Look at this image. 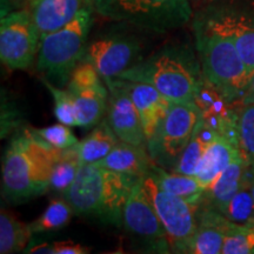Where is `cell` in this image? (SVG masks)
Instances as JSON below:
<instances>
[{
	"label": "cell",
	"mask_w": 254,
	"mask_h": 254,
	"mask_svg": "<svg viewBox=\"0 0 254 254\" xmlns=\"http://www.w3.org/2000/svg\"><path fill=\"white\" fill-rule=\"evenodd\" d=\"M193 34L204 78L232 103L239 101L251 74L220 9L209 7L196 14L193 19Z\"/></svg>",
	"instance_id": "obj_1"
},
{
	"label": "cell",
	"mask_w": 254,
	"mask_h": 254,
	"mask_svg": "<svg viewBox=\"0 0 254 254\" xmlns=\"http://www.w3.org/2000/svg\"><path fill=\"white\" fill-rule=\"evenodd\" d=\"M62 151L40 140L31 127L19 131L11 139L2 160V198L9 204H23L45 194Z\"/></svg>",
	"instance_id": "obj_2"
},
{
	"label": "cell",
	"mask_w": 254,
	"mask_h": 254,
	"mask_svg": "<svg viewBox=\"0 0 254 254\" xmlns=\"http://www.w3.org/2000/svg\"><path fill=\"white\" fill-rule=\"evenodd\" d=\"M117 78L151 85L173 103H189L194 100L204 74L194 46L170 43Z\"/></svg>",
	"instance_id": "obj_3"
},
{
	"label": "cell",
	"mask_w": 254,
	"mask_h": 254,
	"mask_svg": "<svg viewBox=\"0 0 254 254\" xmlns=\"http://www.w3.org/2000/svg\"><path fill=\"white\" fill-rule=\"evenodd\" d=\"M141 178L116 172L97 164L79 168L74 183L63 194L77 215L123 227L124 209L133 187Z\"/></svg>",
	"instance_id": "obj_4"
},
{
	"label": "cell",
	"mask_w": 254,
	"mask_h": 254,
	"mask_svg": "<svg viewBox=\"0 0 254 254\" xmlns=\"http://www.w3.org/2000/svg\"><path fill=\"white\" fill-rule=\"evenodd\" d=\"M93 12L91 5L85 6L71 23L40 39L36 69L56 86H67L71 73L80 63L88 44Z\"/></svg>",
	"instance_id": "obj_5"
},
{
	"label": "cell",
	"mask_w": 254,
	"mask_h": 254,
	"mask_svg": "<svg viewBox=\"0 0 254 254\" xmlns=\"http://www.w3.org/2000/svg\"><path fill=\"white\" fill-rule=\"evenodd\" d=\"M90 5L100 17L155 33L185 26L193 17L190 0H90Z\"/></svg>",
	"instance_id": "obj_6"
},
{
	"label": "cell",
	"mask_w": 254,
	"mask_h": 254,
	"mask_svg": "<svg viewBox=\"0 0 254 254\" xmlns=\"http://www.w3.org/2000/svg\"><path fill=\"white\" fill-rule=\"evenodd\" d=\"M200 118L201 113L193 101L172 103L170 112L146 144L154 164L167 171H173Z\"/></svg>",
	"instance_id": "obj_7"
},
{
	"label": "cell",
	"mask_w": 254,
	"mask_h": 254,
	"mask_svg": "<svg viewBox=\"0 0 254 254\" xmlns=\"http://www.w3.org/2000/svg\"><path fill=\"white\" fill-rule=\"evenodd\" d=\"M145 193L163 222L168 236L172 253H186L190 239L198 228V209L200 205L164 190L150 174L141 179Z\"/></svg>",
	"instance_id": "obj_8"
},
{
	"label": "cell",
	"mask_w": 254,
	"mask_h": 254,
	"mask_svg": "<svg viewBox=\"0 0 254 254\" xmlns=\"http://www.w3.org/2000/svg\"><path fill=\"white\" fill-rule=\"evenodd\" d=\"M40 34L30 8L2 15L0 21V59L12 71L28 69L37 60Z\"/></svg>",
	"instance_id": "obj_9"
},
{
	"label": "cell",
	"mask_w": 254,
	"mask_h": 254,
	"mask_svg": "<svg viewBox=\"0 0 254 254\" xmlns=\"http://www.w3.org/2000/svg\"><path fill=\"white\" fill-rule=\"evenodd\" d=\"M141 179L133 187L127 200L123 226L142 252L172 253L166 230L145 193Z\"/></svg>",
	"instance_id": "obj_10"
},
{
	"label": "cell",
	"mask_w": 254,
	"mask_h": 254,
	"mask_svg": "<svg viewBox=\"0 0 254 254\" xmlns=\"http://www.w3.org/2000/svg\"><path fill=\"white\" fill-rule=\"evenodd\" d=\"M142 43L126 33H110L88 41L80 62L90 63L103 80L117 78L144 58Z\"/></svg>",
	"instance_id": "obj_11"
},
{
	"label": "cell",
	"mask_w": 254,
	"mask_h": 254,
	"mask_svg": "<svg viewBox=\"0 0 254 254\" xmlns=\"http://www.w3.org/2000/svg\"><path fill=\"white\" fill-rule=\"evenodd\" d=\"M109 88L106 119L119 140L136 146H146V136L140 114L131 95L124 88L119 78L104 80Z\"/></svg>",
	"instance_id": "obj_12"
},
{
	"label": "cell",
	"mask_w": 254,
	"mask_h": 254,
	"mask_svg": "<svg viewBox=\"0 0 254 254\" xmlns=\"http://www.w3.org/2000/svg\"><path fill=\"white\" fill-rule=\"evenodd\" d=\"M201 113L206 125L218 134L230 139L239 146L238 141V111L220 90L204 78L193 100ZM240 150V148H239Z\"/></svg>",
	"instance_id": "obj_13"
},
{
	"label": "cell",
	"mask_w": 254,
	"mask_h": 254,
	"mask_svg": "<svg viewBox=\"0 0 254 254\" xmlns=\"http://www.w3.org/2000/svg\"><path fill=\"white\" fill-rule=\"evenodd\" d=\"M119 79L127 93L131 95L133 103L140 114L146 144H147V141L151 140L158 127L163 123L165 117L170 112L173 101L167 99L157 88L145 82Z\"/></svg>",
	"instance_id": "obj_14"
},
{
	"label": "cell",
	"mask_w": 254,
	"mask_h": 254,
	"mask_svg": "<svg viewBox=\"0 0 254 254\" xmlns=\"http://www.w3.org/2000/svg\"><path fill=\"white\" fill-rule=\"evenodd\" d=\"M228 219L217 209L200 204L198 228L187 246L189 254H220L224 246Z\"/></svg>",
	"instance_id": "obj_15"
},
{
	"label": "cell",
	"mask_w": 254,
	"mask_h": 254,
	"mask_svg": "<svg viewBox=\"0 0 254 254\" xmlns=\"http://www.w3.org/2000/svg\"><path fill=\"white\" fill-rule=\"evenodd\" d=\"M87 5L90 0H37L28 8L41 39L71 23Z\"/></svg>",
	"instance_id": "obj_16"
},
{
	"label": "cell",
	"mask_w": 254,
	"mask_h": 254,
	"mask_svg": "<svg viewBox=\"0 0 254 254\" xmlns=\"http://www.w3.org/2000/svg\"><path fill=\"white\" fill-rule=\"evenodd\" d=\"M95 164L116 172L144 178L151 172L154 161L148 153L147 146H136L119 140L103 160Z\"/></svg>",
	"instance_id": "obj_17"
},
{
	"label": "cell",
	"mask_w": 254,
	"mask_h": 254,
	"mask_svg": "<svg viewBox=\"0 0 254 254\" xmlns=\"http://www.w3.org/2000/svg\"><path fill=\"white\" fill-rule=\"evenodd\" d=\"M239 157H241L239 146L218 134L200 161L194 177L207 189Z\"/></svg>",
	"instance_id": "obj_18"
},
{
	"label": "cell",
	"mask_w": 254,
	"mask_h": 254,
	"mask_svg": "<svg viewBox=\"0 0 254 254\" xmlns=\"http://www.w3.org/2000/svg\"><path fill=\"white\" fill-rule=\"evenodd\" d=\"M246 170L247 164L241 155L215 179L212 185L205 190L202 204L217 209L221 213L231 199L243 186L246 178Z\"/></svg>",
	"instance_id": "obj_19"
},
{
	"label": "cell",
	"mask_w": 254,
	"mask_h": 254,
	"mask_svg": "<svg viewBox=\"0 0 254 254\" xmlns=\"http://www.w3.org/2000/svg\"><path fill=\"white\" fill-rule=\"evenodd\" d=\"M233 33L237 49L251 77L254 73V13L231 6H218Z\"/></svg>",
	"instance_id": "obj_20"
},
{
	"label": "cell",
	"mask_w": 254,
	"mask_h": 254,
	"mask_svg": "<svg viewBox=\"0 0 254 254\" xmlns=\"http://www.w3.org/2000/svg\"><path fill=\"white\" fill-rule=\"evenodd\" d=\"M155 180L159 187L164 190L187 200L190 204L200 205L205 193V187L194 176H187L167 171L165 168L153 165L151 172L148 173Z\"/></svg>",
	"instance_id": "obj_21"
},
{
	"label": "cell",
	"mask_w": 254,
	"mask_h": 254,
	"mask_svg": "<svg viewBox=\"0 0 254 254\" xmlns=\"http://www.w3.org/2000/svg\"><path fill=\"white\" fill-rule=\"evenodd\" d=\"M119 139L113 132L106 118L94 126L86 138L77 144V151L81 165L95 164L103 160L114 146L118 144Z\"/></svg>",
	"instance_id": "obj_22"
},
{
	"label": "cell",
	"mask_w": 254,
	"mask_h": 254,
	"mask_svg": "<svg viewBox=\"0 0 254 254\" xmlns=\"http://www.w3.org/2000/svg\"><path fill=\"white\" fill-rule=\"evenodd\" d=\"M218 133L208 127L200 118L199 123L193 133L192 138L184 150L182 157L178 160V164L173 172L187 174V176H194L200 161L207 151L209 145L217 138Z\"/></svg>",
	"instance_id": "obj_23"
},
{
	"label": "cell",
	"mask_w": 254,
	"mask_h": 254,
	"mask_svg": "<svg viewBox=\"0 0 254 254\" xmlns=\"http://www.w3.org/2000/svg\"><path fill=\"white\" fill-rule=\"evenodd\" d=\"M72 95L79 127H93L105 118L109 101V88L106 91L85 90L72 93Z\"/></svg>",
	"instance_id": "obj_24"
},
{
	"label": "cell",
	"mask_w": 254,
	"mask_h": 254,
	"mask_svg": "<svg viewBox=\"0 0 254 254\" xmlns=\"http://www.w3.org/2000/svg\"><path fill=\"white\" fill-rule=\"evenodd\" d=\"M30 224H24L9 212L0 213V253L12 254L24 252L32 240Z\"/></svg>",
	"instance_id": "obj_25"
},
{
	"label": "cell",
	"mask_w": 254,
	"mask_h": 254,
	"mask_svg": "<svg viewBox=\"0 0 254 254\" xmlns=\"http://www.w3.org/2000/svg\"><path fill=\"white\" fill-rule=\"evenodd\" d=\"M253 179L254 174L247 166L246 178L243 186L221 212V214L230 221L240 225L254 222V199L252 193Z\"/></svg>",
	"instance_id": "obj_26"
},
{
	"label": "cell",
	"mask_w": 254,
	"mask_h": 254,
	"mask_svg": "<svg viewBox=\"0 0 254 254\" xmlns=\"http://www.w3.org/2000/svg\"><path fill=\"white\" fill-rule=\"evenodd\" d=\"M72 206L65 199H53L45 211L30 224L33 234L51 233L62 230L74 215Z\"/></svg>",
	"instance_id": "obj_27"
},
{
	"label": "cell",
	"mask_w": 254,
	"mask_h": 254,
	"mask_svg": "<svg viewBox=\"0 0 254 254\" xmlns=\"http://www.w3.org/2000/svg\"><path fill=\"white\" fill-rule=\"evenodd\" d=\"M80 166L81 163L78 155L77 145L67 150H63L53 165L50 189L64 194L68 187L74 183Z\"/></svg>",
	"instance_id": "obj_28"
},
{
	"label": "cell",
	"mask_w": 254,
	"mask_h": 254,
	"mask_svg": "<svg viewBox=\"0 0 254 254\" xmlns=\"http://www.w3.org/2000/svg\"><path fill=\"white\" fill-rule=\"evenodd\" d=\"M222 254H254V222L240 225L228 220Z\"/></svg>",
	"instance_id": "obj_29"
},
{
	"label": "cell",
	"mask_w": 254,
	"mask_h": 254,
	"mask_svg": "<svg viewBox=\"0 0 254 254\" xmlns=\"http://www.w3.org/2000/svg\"><path fill=\"white\" fill-rule=\"evenodd\" d=\"M238 141L241 155L254 170V104L238 110Z\"/></svg>",
	"instance_id": "obj_30"
},
{
	"label": "cell",
	"mask_w": 254,
	"mask_h": 254,
	"mask_svg": "<svg viewBox=\"0 0 254 254\" xmlns=\"http://www.w3.org/2000/svg\"><path fill=\"white\" fill-rule=\"evenodd\" d=\"M40 80L49 90L53 98V101H55V116L57 120L69 127L78 126L74 99H73L71 92L66 87L62 88L56 86L44 77H41Z\"/></svg>",
	"instance_id": "obj_31"
},
{
	"label": "cell",
	"mask_w": 254,
	"mask_h": 254,
	"mask_svg": "<svg viewBox=\"0 0 254 254\" xmlns=\"http://www.w3.org/2000/svg\"><path fill=\"white\" fill-rule=\"evenodd\" d=\"M66 88L71 93H77L85 90L106 91L107 86L92 64L80 62L71 73Z\"/></svg>",
	"instance_id": "obj_32"
},
{
	"label": "cell",
	"mask_w": 254,
	"mask_h": 254,
	"mask_svg": "<svg viewBox=\"0 0 254 254\" xmlns=\"http://www.w3.org/2000/svg\"><path fill=\"white\" fill-rule=\"evenodd\" d=\"M31 129L40 140L52 147L58 148V150H67L79 142L74 133L69 129V126L62 123L43 127V128H32L31 127Z\"/></svg>",
	"instance_id": "obj_33"
},
{
	"label": "cell",
	"mask_w": 254,
	"mask_h": 254,
	"mask_svg": "<svg viewBox=\"0 0 254 254\" xmlns=\"http://www.w3.org/2000/svg\"><path fill=\"white\" fill-rule=\"evenodd\" d=\"M21 118L19 114L14 101L8 99L7 95H4L2 92L1 97V138H5L9 133L14 131L20 125Z\"/></svg>",
	"instance_id": "obj_34"
},
{
	"label": "cell",
	"mask_w": 254,
	"mask_h": 254,
	"mask_svg": "<svg viewBox=\"0 0 254 254\" xmlns=\"http://www.w3.org/2000/svg\"><path fill=\"white\" fill-rule=\"evenodd\" d=\"M53 249L55 254H87L91 252V247L77 244L72 240L55 241Z\"/></svg>",
	"instance_id": "obj_35"
},
{
	"label": "cell",
	"mask_w": 254,
	"mask_h": 254,
	"mask_svg": "<svg viewBox=\"0 0 254 254\" xmlns=\"http://www.w3.org/2000/svg\"><path fill=\"white\" fill-rule=\"evenodd\" d=\"M24 253L26 254H55L53 249V243H47L43 240H33L32 239L26 249L24 250Z\"/></svg>",
	"instance_id": "obj_36"
},
{
	"label": "cell",
	"mask_w": 254,
	"mask_h": 254,
	"mask_svg": "<svg viewBox=\"0 0 254 254\" xmlns=\"http://www.w3.org/2000/svg\"><path fill=\"white\" fill-rule=\"evenodd\" d=\"M240 106H244V105H250V104H254V73L251 77L249 84L244 91L243 97L240 98L239 100Z\"/></svg>",
	"instance_id": "obj_37"
},
{
	"label": "cell",
	"mask_w": 254,
	"mask_h": 254,
	"mask_svg": "<svg viewBox=\"0 0 254 254\" xmlns=\"http://www.w3.org/2000/svg\"><path fill=\"white\" fill-rule=\"evenodd\" d=\"M24 1L25 0H1V17L14 9L20 8Z\"/></svg>",
	"instance_id": "obj_38"
},
{
	"label": "cell",
	"mask_w": 254,
	"mask_h": 254,
	"mask_svg": "<svg viewBox=\"0 0 254 254\" xmlns=\"http://www.w3.org/2000/svg\"><path fill=\"white\" fill-rule=\"evenodd\" d=\"M37 0H27V5H28V7H30V6L32 5V4H34V2H36Z\"/></svg>",
	"instance_id": "obj_39"
},
{
	"label": "cell",
	"mask_w": 254,
	"mask_h": 254,
	"mask_svg": "<svg viewBox=\"0 0 254 254\" xmlns=\"http://www.w3.org/2000/svg\"><path fill=\"white\" fill-rule=\"evenodd\" d=\"M252 193H253V199H254V179L252 182Z\"/></svg>",
	"instance_id": "obj_40"
}]
</instances>
